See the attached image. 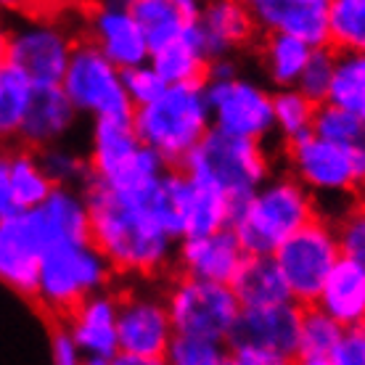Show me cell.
Masks as SVG:
<instances>
[{
    "label": "cell",
    "mask_w": 365,
    "mask_h": 365,
    "mask_svg": "<svg viewBox=\"0 0 365 365\" xmlns=\"http://www.w3.org/2000/svg\"><path fill=\"white\" fill-rule=\"evenodd\" d=\"M230 289L238 297L241 307H265V304L292 299L273 255L244 257L241 267L230 278Z\"/></svg>",
    "instance_id": "484cf974"
},
{
    "label": "cell",
    "mask_w": 365,
    "mask_h": 365,
    "mask_svg": "<svg viewBox=\"0 0 365 365\" xmlns=\"http://www.w3.org/2000/svg\"><path fill=\"white\" fill-rule=\"evenodd\" d=\"M40 0H0V14H21V16H32L40 14L37 11Z\"/></svg>",
    "instance_id": "f6af8a7d"
},
{
    "label": "cell",
    "mask_w": 365,
    "mask_h": 365,
    "mask_svg": "<svg viewBox=\"0 0 365 365\" xmlns=\"http://www.w3.org/2000/svg\"><path fill=\"white\" fill-rule=\"evenodd\" d=\"M51 357H53V365H83L88 360L64 323H58L53 329V336H51Z\"/></svg>",
    "instance_id": "7bdbcfd3"
},
{
    "label": "cell",
    "mask_w": 365,
    "mask_h": 365,
    "mask_svg": "<svg viewBox=\"0 0 365 365\" xmlns=\"http://www.w3.org/2000/svg\"><path fill=\"white\" fill-rule=\"evenodd\" d=\"M9 175L19 210L37 207L56 188L40 165L37 151L21 146V143H19V148H9Z\"/></svg>",
    "instance_id": "f546056e"
},
{
    "label": "cell",
    "mask_w": 365,
    "mask_h": 365,
    "mask_svg": "<svg viewBox=\"0 0 365 365\" xmlns=\"http://www.w3.org/2000/svg\"><path fill=\"white\" fill-rule=\"evenodd\" d=\"M9 35H11V27L6 24L3 14H0V66L9 61Z\"/></svg>",
    "instance_id": "7dc6e473"
},
{
    "label": "cell",
    "mask_w": 365,
    "mask_h": 365,
    "mask_svg": "<svg viewBox=\"0 0 365 365\" xmlns=\"http://www.w3.org/2000/svg\"><path fill=\"white\" fill-rule=\"evenodd\" d=\"M273 259L281 270L289 297L299 302L302 307L315 304L329 273L341 259L334 220L326 215L312 217L307 225H302L286 241L278 244Z\"/></svg>",
    "instance_id": "9c48e42d"
},
{
    "label": "cell",
    "mask_w": 365,
    "mask_h": 365,
    "mask_svg": "<svg viewBox=\"0 0 365 365\" xmlns=\"http://www.w3.org/2000/svg\"><path fill=\"white\" fill-rule=\"evenodd\" d=\"M302 310L304 307L294 299L275 302L265 307H244L238 315L230 344L270 349V352H281L289 357L299 355Z\"/></svg>",
    "instance_id": "e0dca14e"
},
{
    "label": "cell",
    "mask_w": 365,
    "mask_h": 365,
    "mask_svg": "<svg viewBox=\"0 0 365 365\" xmlns=\"http://www.w3.org/2000/svg\"><path fill=\"white\" fill-rule=\"evenodd\" d=\"M360 204H363V207H365V191L360 193Z\"/></svg>",
    "instance_id": "816d5d0a"
},
{
    "label": "cell",
    "mask_w": 365,
    "mask_h": 365,
    "mask_svg": "<svg viewBox=\"0 0 365 365\" xmlns=\"http://www.w3.org/2000/svg\"><path fill=\"white\" fill-rule=\"evenodd\" d=\"M119 297L114 289L91 294L61 318L88 360H114L119 355L117 334Z\"/></svg>",
    "instance_id": "d6986e66"
},
{
    "label": "cell",
    "mask_w": 365,
    "mask_h": 365,
    "mask_svg": "<svg viewBox=\"0 0 365 365\" xmlns=\"http://www.w3.org/2000/svg\"><path fill=\"white\" fill-rule=\"evenodd\" d=\"M114 365H167L165 357H140V355H122L119 352L114 360Z\"/></svg>",
    "instance_id": "bcb514c9"
},
{
    "label": "cell",
    "mask_w": 365,
    "mask_h": 365,
    "mask_svg": "<svg viewBox=\"0 0 365 365\" xmlns=\"http://www.w3.org/2000/svg\"><path fill=\"white\" fill-rule=\"evenodd\" d=\"M326 103L347 109L365 122V53H336Z\"/></svg>",
    "instance_id": "1f68e13d"
},
{
    "label": "cell",
    "mask_w": 365,
    "mask_h": 365,
    "mask_svg": "<svg viewBox=\"0 0 365 365\" xmlns=\"http://www.w3.org/2000/svg\"><path fill=\"white\" fill-rule=\"evenodd\" d=\"M315 307L347 326L365 323V267L341 257L320 289Z\"/></svg>",
    "instance_id": "603a6c76"
},
{
    "label": "cell",
    "mask_w": 365,
    "mask_h": 365,
    "mask_svg": "<svg viewBox=\"0 0 365 365\" xmlns=\"http://www.w3.org/2000/svg\"><path fill=\"white\" fill-rule=\"evenodd\" d=\"M180 170L233 201H241L275 173V156L265 140L228 135L212 128L182 159Z\"/></svg>",
    "instance_id": "8992f818"
},
{
    "label": "cell",
    "mask_w": 365,
    "mask_h": 365,
    "mask_svg": "<svg viewBox=\"0 0 365 365\" xmlns=\"http://www.w3.org/2000/svg\"><path fill=\"white\" fill-rule=\"evenodd\" d=\"M212 128L252 140H270L273 133V88L238 69V58L212 61L204 80Z\"/></svg>",
    "instance_id": "52a82bcc"
},
{
    "label": "cell",
    "mask_w": 365,
    "mask_h": 365,
    "mask_svg": "<svg viewBox=\"0 0 365 365\" xmlns=\"http://www.w3.org/2000/svg\"><path fill=\"white\" fill-rule=\"evenodd\" d=\"M162 292L173 318L175 336L230 344L238 315L244 310L230 283L170 273Z\"/></svg>",
    "instance_id": "ba28073f"
},
{
    "label": "cell",
    "mask_w": 365,
    "mask_h": 365,
    "mask_svg": "<svg viewBox=\"0 0 365 365\" xmlns=\"http://www.w3.org/2000/svg\"><path fill=\"white\" fill-rule=\"evenodd\" d=\"M294 365H331V357H323V355H294Z\"/></svg>",
    "instance_id": "c3c4849f"
},
{
    "label": "cell",
    "mask_w": 365,
    "mask_h": 365,
    "mask_svg": "<svg viewBox=\"0 0 365 365\" xmlns=\"http://www.w3.org/2000/svg\"><path fill=\"white\" fill-rule=\"evenodd\" d=\"M259 35L281 32L310 46H329L331 0H247Z\"/></svg>",
    "instance_id": "ac0fdd59"
},
{
    "label": "cell",
    "mask_w": 365,
    "mask_h": 365,
    "mask_svg": "<svg viewBox=\"0 0 365 365\" xmlns=\"http://www.w3.org/2000/svg\"><path fill=\"white\" fill-rule=\"evenodd\" d=\"M334 66H336V51L334 48L331 46L312 48L310 61L304 66L297 88L304 96H310L315 103H323V101L329 98V88H331V80H334Z\"/></svg>",
    "instance_id": "74e56055"
},
{
    "label": "cell",
    "mask_w": 365,
    "mask_h": 365,
    "mask_svg": "<svg viewBox=\"0 0 365 365\" xmlns=\"http://www.w3.org/2000/svg\"><path fill=\"white\" fill-rule=\"evenodd\" d=\"M83 365H114L111 360H85Z\"/></svg>",
    "instance_id": "f907efd6"
},
{
    "label": "cell",
    "mask_w": 365,
    "mask_h": 365,
    "mask_svg": "<svg viewBox=\"0 0 365 365\" xmlns=\"http://www.w3.org/2000/svg\"><path fill=\"white\" fill-rule=\"evenodd\" d=\"M331 365H365V323L347 326L331 352Z\"/></svg>",
    "instance_id": "60d3db41"
},
{
    "label": "cell",
    "mask_w": 365,
    "mask_h": 365,
    "mask_svg": "<svg viewBox=\"0 0 365 365\" xmlns=\"http://www.w3.org/2000/svg\"><path fill=\"white\" fill-rule=\"evenodd\" d=\"M236 201L222 191L212 188L207 182H199L182 173L180 191V238L196 236V233H212V230L230 228Z\"/></svg>",
    "instance_id": "cb8c5ba5"
},
{
    "label": "cell",
    "mask_w": 365,
    "mask_h": 365,
    "mask_svg": "<svg viewBox=\"0 0 365 365\" xmlns=\"http://www.w3.org/2000/svg\"><path fill=\"white\" fill-rule=\"evenodd\" d=\"M40 165L48 173L53 185H69V188H83L85 182L91 180V162L88 154H80L74 148L56 143L43 151H37Z\"/></svg>",
    "instance_id": "e575fe53"
},
{
    "label": "cell",
    "mask_w": 365,
    "mask_h": 365,
    "mask_svg": "<svg viewBox=\"0 0 365 365\" xmlns=\"http://www.w3.org/2000/svg\"><path fill=\"white\" fill-rule=\"evenodd\" d=\"M83 193L91 215V241L109 259L117 278L156 281L173 273L175 238L148 207L151 191L133 196L91 178Z\"/></svg>",
    "instance_id": "6da1fadb"
},
{
    "label": "cell",
    "mask_w": 365,
    "mask_h": 365,
    "mask_svg": "<svg viewBox=\"0 0 365 365\" xmlns=\"http://www.w3.org/2000/svg\"><path fill=\"white\" fill-rule=\"evenodd\" d=\"M114 267L91 238L48 247L37 259L35 297L53 318H64L91 294L114 289Z\"/></svg>",
    "instance_id": "5b68a950"
},
{
    "label": "cell",
    "mask_w": 365,
    "mask_h": 365,
    "mask_svg": "<svg viewBox=\"0 0 365 365\" xmlns=\"http://www.w3.org/2000/svg\"><path fill=\"white\" fill-rule=\"evenodd\" d=\"M312 48L315 46L304 43L299 37L281 35V32L259 35L252 51H255L257 66L262 72V83L273 91L297 88L304 66L310 61Z\"/></svg>",
    "instance_id": "7402d4cb"
},
{
    "label": "cell",
    "mask_w": 365,
    "mask_h": 365,
    "mask_svg": "<svg viewBox=\"0 0 365 365\" xmlns=\"http://www.w3.org/2000/svg\"><path fill=\"white\" fill-rule=\"evenodd\" d=\"M61 88L80 111V117H119L133 114V103L125 91L122 69L111 64L98 48L80 37L69 58Z\"/></svg>",
    "instance_id": "8fae6325"
},
{
    "label": "cell",
    "mask_w": 365,
    "mask_h": 365,
    "mask_svg": "<svg viewBox=\"0 0 365 365\" xmlns=\"http://www.w3.org/2000/svg\"><path fill=\"white\" fill-rule=\"evenodd\" d=\"M281 159L286 173L315 196L320 212L326 204H336L341 212L365 191V143L339 146L307 133L281 143Z\"/></svg>",
    "instance_id": "277c9868"
},
{
    "label": "cell",
    "mask_w": 365,
    "mask_h": 365,
    "mask_svg": "<svg viewBox=\"0 0 365 365\" xmlns=\"http://www.w3.org/2000/svg\"><path fill=\"white\" fill-rule=\"evenodd\" d=\"M244 257L247 252L230 228L182 236L175 241L173 273L191 275L201 281L230 283V278L244 262Z\"/></svg>",
    "instance_id": "2e32d148"
},
{
    "label": "cell",
    "mask_w": 365,
    "mask_h": 365,
    "mask_svg": "<svg viewBox=\"0 0 365 365\" xmlns=\"http://www.w3.org/2000/svg\"><path fill=\"white\" fill-rule=\"evenodd\" d=\"M344 326L336 323L329 312H323L315 304H307L302 310L299 326V355H323L329 357L341 339Z\"/></svg>",
    "instance_id": "836d02e7"
},
{
    "label": "cell",
    "mask_w": 365,
    "mask_h": 365,
    "mask_svg": "<svg viewBox=\"0 0 365 365\" xmlns=\"http://www.w3.org/2000/svg\"><path fill=\"white\" fill-rule=\"evenodd\" d=\"M37 255L9 220H0V281L14 292L32 297L37 283Z\"/></svg>",
    "instance_id": "4316f807"
},
{
    "label": "cell",
    "mask_w": 365,
    "mask_h": 365,
    "mask_svg": "<svg viewBox=\"0 0 365 365\" xmlns=\"http://www.w3.org/2000/svg\"><path fill=\"white\" fill-rule=\"evenodd\" d=\"M318 106L310 96H304L299 88H281L273 91V133L281 143L297 140V138L312 133Z\"/></svg>",
    "instance_id": "4dcf8cb0"
},
{
    "label": "cell",
    "mask_w": 365,
    "mask_h": 365,
    "mask_svg": "<svg viewBox=\"0 0 365 365\" xmlns=\"http://www.w3.org/2000/svg\"><path fill=\"white\" fill-rule=\"evenodd\" d=\"M130 11L143 29L148 48H159L191 27L193 11L173 0H130Z\"/></svg>",
    "instance_id": "83f0119b"
},
{
    "label": "cell",
    "mask_w": 365,
    "mask_h": 365,
    "mask_svg": "<svg viewBox=\"0 0 365 365\" xmlns=\"http://www.w3.org/2000/svg\"><path fill=\"white\" fill-rule=\"evenodd\" d=\"M77 119H80V111L74 109V103L61 85H35L27 117L21 122L19 143L32 151L64 143L77 128Z\"/></svg>",
    "instance_id": "ffe728a7"
},
{
    "label": "cell",
    "mask_w": 365,
    "mask_h": 365,
    "mask_svg": "<svg viewBox=\"0 0 365 365\" xmlns=\"http://www.w3.org/2000/svg\"><path fill=\"white\" fill-rule=\"evenodd\" d=\"M140 148L143 143L135 133L133 114L93 119L91 143H88L91 178H98V180L114 178Z\"/></svg>",
    "instance_id": "44dd1931"
},
{
    "label": "cell",
    "mask_w": 365,
    "mask_h": 365,
    "mask_svg": "<svg viewBox=\"0 0 365 365\" xmlns=\"http://www.w3.org/2000/svg\"><path fill=\"white\" fill-rule=\"evenodd\" d=\"M9 222L37 255L64 241L91 238V215L85 193L83 188L69 185H56L37 207L19 210L16 215H11Z\"/></svg>",
    "instance_id": "7c38bea8"
},
{
    "label": "cell",
    "mask_w": 365,
    "mask_h": 365,
    "mask_svg": "<svg viewBox=\"0 0 365 365\" xmlns=\"http://www.w3.org/2000/svg\"><path fill=\"white\" fill-rule=\"evenodd\" d=\"M122 80H125V91H128L133 109L148 103V101L156 98L167 88L165 80L154 72V66L148 64V61L146 64L130 66V69H122Z\"/></svg>",
    "instance_id": "ab89813d"
},
{
    "label": "cell",
    "mask_w": 365,
    "mask_h": 365,
    "mask_svg": "<svg viewBox=\"0 0 365 365\" xmlns=\"http://www.w3.org/2000/svg\"><path fill=\"white\" fill-rule=\"evenodd\" d=\"M331 220H334V228H336L341 257H347V259L365 267V207L360 204V199L347 204Z\"/></svg>",
    "instance_id": "8d00e7d4"
},
{
    "label": "cell",
    "mask_w": 365,
    "mask_h": 365,
    "mask_svg": "<svg viewBox=\"0 0 365 365\" xmlns=\"http://www.w3.org/2000/svg\"><path fill=\"white\" fill-rule=\"evenodd\" d=\"M117 334L122 355L165 357L175 341L173 318L162 289H125L117 292Z\"/></svg>",
    "instance_id": "4fadbf2b"
},
{
    "label": "cell",
    "mask_w": 365,
    "mask_h": 365,
    "mask_svg": "<svg viewBox=\"0 0 365 365\" xmlns=\"http://www.w3.org/2000/svg\"><path fill=\"white\" fill-rule=\"evenodd\" d=\"M312 133L331 140V143H339V146H360V143H365L363 119L349 114L347 109H339L334 103H326V101L318 106Z\"/></svg>",
    "instance_id": "d590c367"
},
{
    "label": "cell",
    "mask_w": 365,
    "mask_h": 365,
    "mask_svg": "<svg viewBox=\"0 0 365 365\" xmlns=\"http://www.w3.org/2000/svg\"><path fill=\"white\" fill-rule=\"evenodd\" d=\"M173 3H178V6H182V9H191V11H196V6H199L201 0H173Z\"/></svg>",
    "instance_id": "681fc988"
},
{
    "label": "cell",
    "mask_w": 365,
    "mask_h": 365,
    "mask_svg": "<svg viewBox=\"0 0 365 365\" xmlns=\"http://www.w3.org/2000/svg\"><path fill=\"white\" fill-rule=\"evenodd\" d=\"M16 199H14V188H11V175H9V148L0 146V220H9L16 215Z\"/></svg>",
    "instance_id": "ee69618b"
},
{
    "label": "cell",
    "mask_w": 365,
    "mask_h": 365,
    "mask_svg": "<svg viewBox=\"0 0 365 365\" xmlns=\"http://www.w3.org/2000/svg\"><path fill=\"white\" fill-rule=\"evenodd\" d=\"M329 46L336 53H365V0H331Z\"/></svg>",
    "instance_id": "d6a6232c"
},
{
    "label": "cell",
    "mask_w": 365,
    "mask_h": 365,
    "mask_svg": "<svg viewBox=\"0 0 365 365\" xmlns=\"http://www.w3.org/2000/svg\"><path fill=\"white\" fill-rule=\"evenodd\" d=\"M225 357H228V344L175 336L165 360L167 365H225Z\"/></svg>",
    "instance_id": "f35d334b"
},
{
    "label": "cell",
    "mask_w": 365,
    "mask_h": 365,
    "mask_svg": "<svg viewBox=\"0 0 365 365\" xmlns=\"http://www.w3.org/2000/svg\"><path fill=\"white\" fill-rule=\"evenodd\" d=\"M77 43L80 27L66 24L53 14H32L11 27L9 64L27 74L32 85H61Z\"/></svg>",
    "instance_id": "30bf717a"
},
{
    "label": "cell",
    "mask_w": 365,
    "mask_h": 365,
    "mask_svg": "<svg viewBox=\"0 0 365 365\" xmlns=\"http://www.w3.org/2000/svg\"><path fill=\"white\" fill-rule=\"evenodd\" d=\"M32 91L35 85L29 83L27 74H21L9 61L0 66V146L19 143Z\"/></svg>",
    "instance_id": "f1b7e54d"
},
{
    "label": "cell",
    "mask_w": 365,
    "mask_h": 365,
    "mask_svg": "<svg viewBox=\"0 0 365 365\" xmlns=\"http://www.w3.org/2000/svg\"><path fill=\"white\" fill-rule=\"evenodd\" d=\"M80 37L93 43L119 69L146 64L151 53L146 35L138 27L130 6L114 3V0H98L85 11Z\"/></svg>",
    "instance_id": "5bb4252c"
},
{
    "label": "cell",
    "mask_w": 365,
    "mask_h": 365,
    "mask_svg": "<svg viewBox=\"0 0 365 365\" xmlns=\"http://www.w3.org/2000/svg\"><path fill=\"white\" fill-rule=\"evenodd\" d=\"M193 29L212 61L238 58L259 37L247 0H201L193 11Z\"/></svg>",
    "instance_id": "9a60e30c"
},
{
    "label": "cell",
    "mask_w": 365,
    "mask_h": 365,
    "mask_svg": "<svg viewBox=\"0 0 365 365\" xmlns=\"http://www.w3.org/2000/svg\"><path fill=\"white\" fill-rule=\"evenodd\" d=\"M318 215L315 196L283 170L270 175L247 199L236 201L230 230L247 255H273L281 241Z\"/></svg>",
    "instance_id": "7a4b0ae2"
},
{
    "label": "cell",
    "mask_w": 365,
    "mask_h": 365,
    "mask_svg": "<svg viewBox=\"0 0 365 365\" xmlns=\"http://www.w3.org/2000/svg\"><path fill=\"white\" fill-rule=\"evenodd\" d=\"M225 365H294V357L281 355V352H270V349L230 344Z\"/></svg>",
    "instance_id": "b9f144b4"
},
{
    "label": "cell",
    "mask_w": 365,
    "mask_h": 365,
    "mask_svg": "<svg viewBox=\"0 0 365 365\" xmlns=\"http://www.w3.org/2000/svg\"><path fill=\"white\" fill-rule=\"evenodd\" d=\"M148 64L154 66V72L165 80V85H188L207 80L212 58L201 46L191 21V27L185 29L182 35H178L165 46L151 48Z\"/></svg>",
    "instance_id": "d4e9b609"
},
{
    "label": "cell",
    "mask_w": 365,
    "mask_h": 365,
    "mask_svg": "<svg viewBox=\"0 0 365 365\" xmlns=\"http://www.w3.org/2000/svg\"><path fill=\"white\" fill-rule=\"evenodd\" d=\"M133 125L143 146L156 151L170 167H180L212 130L204 83L167 85L156 98L133 109Z\"/></svg>",
    "instance_id": "3957f363"
}]
</instances>
